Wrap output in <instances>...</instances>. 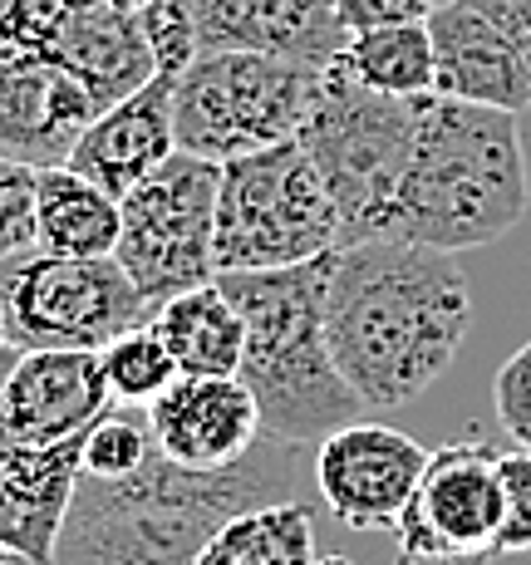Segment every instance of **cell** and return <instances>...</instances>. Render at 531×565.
I'll use <instances>...</instances> for the list:
<instances>
[{"label":"cell","instance_id":"1","mask_svg":"<svg viewBox=\"0 0 531 565\" xmlns=\"http://www.w3.org/2000/svg\"><path fill=\"white\" fill-rule=\"evenodd\" d=\"M325 334L344 384L370 413L414 404L472 334V290L458 256L399 236L340 246L325 280Z\"/></svg>","mask_w":531,"mask_h":565},{"label":"cell","instance_id":"2","mask_svg":"<svg viewBox=\"0 0 531 565\" xmlns=\"http://www.w3.org/2000/svg\"><path fill=\"white\" fill-rule=\"evenodd\" d=\"M316 448L262 438L246 458L212 472L162 458L124 477L79 472L54 565H192L232 516L276 502H310Z\"/></svg>","mask_w":531,"mask_h":565},{"label":"cell","instance_id":"3","mask_svg":"<svg viewBox=\"0 0 531 565\" xmlns=\"http://www.w3.org/2000/svg\"><path fill=\"white\" fill-rule=\"evenodd\" d=\"M158 79L138 10L108 0H0V158L64 168L79 134Z\"/></svg>","mask_w":531,"mask_h":565},{"label":"cell","instance_id":"4","mask_svg":"<svg viewBox=\"0 0 531 565\" xmlns=\"http://www.w3.org/2000/svg\"><path fill=\"white\" fill-rule=\"evenodd\" d=\"M527 202L531 178L517 114L428 94L384 236L448 256L478 252L522 222Z\"/></svg>","mask_w":531,"mask_h":565},{"label":"cell","instance_id":"5","mask_svg":"<svg viewBox=\"0 0 531 565\" xmlns=\"http://www.w3.org/2000/svg\"><path fill=\"white\" fill-rule=\"evenodd\" d=\"M330 256L280 270H226L216 286L236 300L246 324L242 384L262 408L266 438L320 448L344 423H360V394L344 384L325 334V280Z\"/></svg>","mask_w":531,"mask_h":565},{"label":"cell","instance_id":"6","mask_svg":"<svg viewBox=\"0 0 531 565\" xmlns=\"http://www.w3.org/2000/svg\"><path fill=\"white\" fill-rule=\"evenodd\" d=\"M424 99L364 89L340 64L320 74L296 143L316 162L325 192L340 212L344 246L364 242V236H384V216L399 198V182H404L418 143Z\"/></svg>","mask_w":531,"mask_h":565},{"label":"cell","instance_id":"7","mask_svg":"<svg viewBox=\"0 0 531 565\" xmlns=\"http://www.w3.org/2000/svg\"><path fill=\"white\" fill-rule=\"evenodd\" d=\"M344 246V226L306 148H262L222 162L216 188V276L306 266Z\"/></svg>","mask_w":531,"mask_h":565},{"label":"cell","instance_id":"8","mask_svg":"<svg viewBox=\"0 0 531 565\" xmlns=\"http://www.w3.org/2000/svg\"><path fill=\"white\" fill-rule=\"evenodd\" d=\"M325 70H306L270 54L216 50L198 54L172 79L178 148L212 162L290 143L300 134Z\"/></svg>","mask_w":531,"mask_h":565},{"label":"cell","instance_id":"9","mask_svg":"<svg viewBox=\"0 0 531 565\" xmlns=\"http://www.w3.org/2000/svg\"><path fill=\"white\" fill-rule=\"evenodd\" d=\"M0 306L15 350H104L153 320L118 256H60L45 246L0 260Z\"/></svg>","mask_w":531,"mask_h":565},{"label":"cell","instance_id":"10","mask_svg":"<svg viewBox=\"0 0 531 565\" xmlns=\"http://www.w3.org/2000/svg\"><path fill=\"white\" fill-rule=\"evenodd\" d=\"M216 188L222 162L178 148L118 202L124 232L114 256L153 310L216 280Z\"/></svg>","mask_w":531,"mask_h":565},{"label":"cell","instance_id":"11","mask_svg":"<svg viewBox=\"0 0 531 565\" xmlns=\"http://www.w3.org/2000/svg\"><path fill=\"white\" fill-rule=\"evenodd\" d=\"M502 452L468 433L428 452L414 502L394 526L399 556L414 561H497L502 531Z\"/></svg>","mask_w":531,"mask_h":565},{"label":"cell","instance_id":"12","mask_svg":"<svg viewBox=\"0 0 531 565\" xmlns=\"http://www.w3.org/2000/svg\"><path fill=\"white\" fill-rule=\"evenodd\" d=\"M428 448L389 423H344L316 448V497L350 531H394L414 502Z\"/></svg>","mask_w":531,"mask_h":565},{"label":"cell","instance_id":"13","mask_svg":"<svg viewBox=\"0 0 531 565\" xmlns=\"http://www.w3.org/2000/svg\"><path fill=\"white\" fill-rule=\"evenodd\" d=\"M114 404L99 350H20L6 384L0 433L30 448L84 438Z\"/></svg>","mask_w":531,"mask_h":565},{"label":"cell","instance_id":"14","mask_svg":"<svg viewBox=\"0 0 531 565\" xmlns=\"http://www.w3.org/2000/svg\"><path fill=\"white\" fill-rule=\"evenodd\" d=\"M148 428H153V443L162 458L192 467V472L232 467L266 438L262 408H256L252 388L236 374H226V379L178 374L148 404Z\"/></svg>","mask_w":531,"mask_h":565},{"label":"cell","instance_id":"15","mask_svg":"<svg viewBox=\"0 0 531 565\" xmlns=\"http://www.w3.org/2000/svg\"><path fill=\"white\" fill-rule=\"evenodd\" d=\"M198 30V50L270 54L306 70H330L344 50V25L330 0H182Z\"/></svg>","mask_w":531,"mask_h":565},{"label":"cell","instance_id":"16","mask_svg":"<svg viewBox=\"0 0 531 565\" xmlns=\"http://www.w3.org/2000/svg\"><path fill=\"white\" fill-rule=\"evenodd\" d=\"M84 438L30 448L0 433V546L15 565H54V546L84 472Z\"/></svg>","mask_w":531,"mask_h":565},{"label":"cell","instance_id":"17","mask_svg":"<svg viewBox=\"0 0 531 565\" xmlns=\"http://www.w3.org/2000/svg\"><path fill=\"white\" fill-rule=\"evenodd\" d=\"M178 153V124H172V74H158L128 99L104 108L79 134L70 168L99 182L108 198L124 202L144 178Z\"/></svg>","mask_w":531,"mask_h":565},{"label":"cell","instance_id":"18","mask_svg":"<svg viewBox=\"0 0 531 565\" xmlns=\"http://www.w3.org/2000/svg\"><path fill=\"white\" fill-rule=\"evenodd\" d=\"M428 35H433V64H438L433 94L502 108V114H527L531 108V89L512 45L472 0H443L428 15Z\"/></svg>","mask_w":531,"mask_h":565},{"label":"cell","instance_id":"19","mask_svg":"<svg viewBox=\"0 0 531 565\" xmlns=\"http://www.w3.org/2000/svg\"><path fill=\"white\" fill-rule=\"evenodd\" d=\"M153 334L172 350L178 374L192 379H226L242 374L246 354V324L236 300L222 286H198L188 296H172L168 306L153 310Z\"/></svg>","mask_w":531,"mask_h":565},{"label":"cell","instance_id":"20","mask_svg":"<svg viewBox=\"0 0 531 565\" xmlns=\"http://www.w3.org/2000/svg\"><path fill=\"white\" fill-rule=\"evenodd\" d=\"M124 206L84 172L40 168V246L60 256H114Z\"/></svg>","mask_w":531,"mask_h":565},{"label":"cell","instance_id":"21","mask_svg":"<svg viewBox=\"0 0 531 565\" xmlns=\"http://www.w3.org/2000/svg\"><path fill=\"white\" fill-rule=\"evenodd\" d=\"M192 565H320L316 507L276 502L232 516Z\"/></svg>","mask_w":531,"mask_h":565},{"label":"cell","instance_id":"22","mask_svg":"<svg viewBox=\"0 0 531 565\" xmlns=\"http://www.w3.org/2000/svg\"><path fill=\"white\" fill-rule=\"evenodd\" d=\"M340 64L350 79H360L364 89L399 94V99H424L433 94V35L424 25H384V30H360L344 40Z\"/></svg>","mask_w":531,"mask_h":565},{"label":"cell","instance_id":"23","mask_svg":"<svg viewBox=\"0 0 531 565\" xmlns=\"http://www.w3.org/2000/svg\"><path fill=\"white\" fill-rule=\"evenodd\" d=\"M99 360L118 404H153L162 388L178 379V360L153 334V324H138V330L118 334L114 344L99 350Z\"/></svg>","mask_w":531,"mask_h":565},{"label":"cell","instance_id":"24","mask_svg":"<svg viewBox=\"0 0 531 565\" xmlns=\"http://www.w3.org/2000/svg\"><path fill=\"white\" fill-rule=\"evenodd\" d=\"M153 428H148V404H108V413L84 438V472L94 477H124L153 452Z\"/></svg>","mask_w":531,"mask_h":565},{"label":"cell","instance_id":"25","mask_svg":"<svg viewBox=\"0 0 531 565\" xmlns=\"http://www.w3.org/2000/svg\"><path fill=\"white\" fill-rule=\"evenodd\" d=\"M40 246V168L0 158V260Z\"/></svg>","mask_w":531,"mask_h":565},{"label":"cell","instance_id":"26","mask_svg":"<svg viewBox=\"0 0 531 565\" xmlns=\"http://www.w3.org/2000/svg\"><path fill=\"white\" fill-rule=\"evenodd\" d=\"M144 20V35H148V50H153V64L158 74H172L178 79L192 60H198V30H192V15L182 10V0H148L138 10Z\"/></svg>","mask_w":531,"mask_h":565},{"label":"cell","instance_id":"27","mask_svg":"<svg viewBox=\"0 0 531 565\" xmlns=\"http://www.w3.org/2000/svg\"><path fill=\"white\" fill-rule=\"evenodd\" d=\"M502 531L492 556H527L531 551V452H502Z\"/></svg>","mask_w":531,"mask_h":565},{"label":"cell","instance_id":"28","mask_svg":"<svg viewBox=\"0 0 531 565\" xmlns=\"http://www.w3.org/2000/svg\"><path fill=\"white\" fill-rule=\"evenodd\" d=\"M492 408H497V423H502L507 438H512L522 452H531V340L497 369Z\"/></svg>","mask_w":531,"mask_h":565},{"label":"cell","instance_id":"29","mask_svg":"<svg viewBox=\"0 0 531 565\" xmlns=\"http://www.w3.org/2000/svg\"><path fill=\"white\" fill-rule=\"evenodd\" d=\"M438 6L443 0H330V10L344 25V35L384 30V25H424Z\"/></svg>","mask_w":531,"mask_h":565},{"label":"cell","instance_id":"30","mask_svg":"<svg viewBox=\"0 0 531 565\" xmlns=\"http://www.w3.org/2000/svg\"><path fill=\"white\" fill-rule=\"evenodd\" d=\"M472 6L502 30V40L512 45L517 64H522V79L531 89V0H472Z\"/></svg>","mask_w":531,"mask_h":565},{"label":"cell","instance_id":"31","mask_svg":"<svg viewBox=\"0 0 531 565\" xmlns=\"http://www.w3.org/2000/svg\"><path fill=\"white\" fill-rule=\"evenodd\" d=\"M15 360H20V350H15V344H6V350H0V408H6V384H10V369H15Z\"/></svg>","mask_w":531,"mask_h":565},{"label":"cell","instance_id":"32","mask_svg":"<svg viewBox=\"0 0 531 565\" xmlns=\"http://www.w3.org/2000/svg\"><path fill=\"white\" fill-rule=\"evenodd\" d=\"M394 565H487V561H414V556H399Z\"/></svg>","mask_w":531,"mask_h":565},{"label":"cell","instance_id":"33","mask_svg":"<svg viewBox=\"0 0 531 565\" xmlns=\"http://www.w3.org/2000/svg\"><path fill=\"white\" fill-rule=\"evenodd\" d=\"M108 6H118V10H144L148 0H108Z\"/></svg>","mask_w":531,"mask_h":565},{"label":"cell","instance_id":"34","mask_svg":"<svg viewBox=\"0 0 531 565\" xmlns=\"http://www.w3.org/2000/svg\"><path fill=\"white\" fill-rule=\"evenodd\" d=\"M10 344V334H6V306H0V350Z\"/></svg>","mask_w":531,"mask_h":565},{"label":"cell","instance_id":"35","mask_svg":"<svg viewBox=\"0 0 531 565\" xmlns=\"http://www.w3.org/2000/svg\"><path fill=\"white\" fill-rule=\"evenodd\" d=\"M320 565H350V561H340V556H320Z\"/></svg>","mask_w":531,"mask_h":565}]
</instances>
